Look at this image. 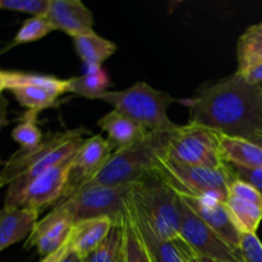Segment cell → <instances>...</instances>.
I'll return each instance as SVG.
<instances>
[{
  "label": "cell",
  "instance_id": "obj_19",
  "mask_svg": "<svg viewBox=\"0 0 262 262\" xmlns=\"http://www.w3.org/2000/svg\"><path fill=\"white\" fill-rule=\"evenodd\" d=\"M97 125L106 133L107 141L112 143L115 151L129 147L150 135V130L143 125L117 110L100 118Z\"/></svg>",
  "mask_w": 262,
  "mask_h": 262
},
{
  "label": "cell",
  "instance_id": "obj_35",
  "mask_svg": "<svg viewBox=\"0 0 262 262\" xmlns=\"http://www.w3.org/2000/svg\"><path fill=\"white\" fill-rule=\"evenodd\" d=\"M8 124V101L4 96H0V130Z\"/></svg>",
  "mask_w": 262,
  "mask_h": 262
},
{
  "label": "cell",
  "instance_id": "obj_22",
  "mask_svg": "<svg viewBox=\"0 0 262 262\" xmlns=\"http://www.w3.org/2000/svg\"><path fill=\"white\" fill-rule=\"evenodd\" d=\"M262 61V20L248 27L237 42V73Z\"/></svg>",
  "mask_w": 262,
  "mask_h": 262
},
{
  "label": "cell",
  "instance_id": "obj_21",
  "mask_svg": "<svg viewBox=\"0 0 262 262\" xmlns=\"http://www.w3.org/2000/svg\"><path fill=\"white\" fill-rule=\"evenodd\" d=\"M72 38L74 41L77 54L86 64L87 69L101 68L104 61L117 51V45L113 41L101 37L95 31Z\"/></svg>",
  "mask_w": 262,
  "mask_h": 262
},
{
  "label": "cell",
  "instance_id": "obj_34",
  "mask_svg": "<svg viewBox=\"0 0 262 262\" xmlns=\"http://www.w3.org/2000/svg\"><path fill=\"white\" fill-rule=\"evenodd\" d=\"M69 250H71V247H69V242H67L63 247L59 248V250L55 251V252L50 253V255L45 256V257H43L40 262H61V260L66 257L67 253L69 252Z\"/></svg>",
  "mask_w": 262,
  "mask_h": 262
},
{
  "label": "cell",
  "instance_id": "obj_11",
  "mask_svg": "<svg viewBox=\"0 0 262 262\" xmlns=\"http://www.w3.org/2000/svg\"><path fill=\"white\" fill-rule=\"evenodd\" d=\"M114 151V147L107 141V138H104L100 135L84 140L73 156L71 177L61 199H66L79 184L96 176L112 158Z\"/></svg>",
  "mask_w": 262,
  "mask_h": 262
},
{
  "label": "cell",
  "instance_id": "obj_42",
  "mask_svg": "<svg viewBox=\"0 0 262 262\" xmlns=\"http://www.w3.org/2000/svg\"><path fill=\"white\" fill-rule=\"evenodd\" d=\"M186 262H200V260H199V257H192V258H189V260H187Z\"/></svg>",
  "mask_w": 262,
  "mask_h": 262
},
{
  "label": "cell",
  "instance_id": "obj_9",
  "mask_svg": "<svg viewBox=\"0 0 262 262\" xmlns=\"http://www.w3.org/2000/svg\"><path fill=\"white\" fill-rule=\"evenodd\" d=\"M179 197V196H178ZM181 235L199 257L211 258L220 262H245L241 250L233 248L222 237L210 229L179 197Z\"/></svg>",
  "mask_w": 262,
  "mask_h": 262
},
{
  "label": "cell",
  "instance_id": "obj_17",
  "mask_svg": "<svg viewBox=\"0 0 262 262\" xmlns=\"http://www.w3.org/2000/svg\"><path fill=\"white\" fill-rule=\"evenodd\" d=\"M114 224V220L107 216L74 223L68 237L69 247L81 260H84L106 239Z\"/></svg>",
  "mask_w": 262,
  "mask_h": 262
},
{
  "label": "cell",
  "instance_id": "obj_33",
  "mask_svg": "<svg viewBox=\"0 0 262 262\" xmlns=\"http://www.w3.org/2000/svg\"><path fill=\"white\" fill-rule=\"evenodd\" d=\"M235 73H237V72H235ZM238 74H241V76H242L246 81L250 82V83L261 84V82H262V61H260V63H256L255 66L250 67L247 71L242 72V73H238Z\"/></svg>",
  "mask_w": 262,
  "mask_h": 262
},
{
  "label": "cell",
  "instance_id": "obj_12",
  "mask_svg": "<svg viewBox=\"0 0 262 262\" xmlns=\"http://www.w3.org/2000/svg\"><path fill=\"white\" fill-rule=\"evenodd\" d=\"M127 211L135 223L138 234L142 238L151 262H186L192 257H199L182 237L176 241L161 239L136 209L130 200V194L127 200Z\"/></svg>",
  "mask_w": 262,
  "mask_h": 262
},
{
  "label": "cell",
  "instance_id": "obj_38",
  "mask_svg": "<svg viewBox=\"0 0 262 262\" xmlns=\"http://www.w3.org/2000/svg\"><path fill=\"white\" fill-rule=\"evenodd\" d=\"M7 89L5 87V78H4V71L0 69V96H2V92Z\"/></svg>",
  "mask_w": 262,
  "mask_h": 262
},
{
  "label": "cell",
  "instance_id": "obj_14",
  "mask_svg": "<svg viewBox=\"0 0 262 262\" xmlns=\"http://www.w3.org/2000/svg\"><path fill=\"white\" fill-rule=\"evenodd\" d=\"M73 222L60 206L53 210L36 223L32 233L25 242V250L36 247L37 252L48 256L63 247L68 242Z\"/></svg>",
  "mask_w": 262,
  "mask_h": 262
},
{
  "label": "cell",
  "instance_id": "obj_39",
  "mask_svg": "<svg viewBox=\"0 0 262 262\" xmlns=\"http://www.w3.org/2000/svg\"><path fill=\"white\" fill-rule=\"evenodd\" d=\"M117 262H125V255H124V246L122 245V248H120L119 256H118Z\"/></svg>",
  "mask_w": 262,
  "mask_h": 262
},
{
  "label": "cell",
  "instance_id": "obj_41",
  "mask_svg": "<svg viewBox=\"0 0 262 262\" xmlns=\"http://www.w3.org/2000/svg\"><path fill=\"white\" fill-rule=\"evenodd\" d=\"M200 262H220V261H216V260H211V258H206V257H199Z\"/></svg>",
  "mask_w": 262,
  "mask_h": 262
},
{
  "label": "cell",
  "instance_id": "obj_18",
  "mask_svg": "<svg viewBox=\"0 0 262 262\" xmlns=\"http://www.w3.org/2000/svg\"><path fill=\"white\" fill-rule=\"evenodd\" d=\"M40 212L30 207H3L0 210V252L27 239L32 233Z\"/></svg>",
  "mask_w": 262,
  "mask_h": 262
},
{
  "label": "cell",
  "instance_id": "obj_32",
  "mask_svg": "<svg viewBox=\"0 0 262 262\" xmlns=\"http://www.w3.org/2000/svg\"><path fill=\"white\" fill-rule=\"evenodd\" d=\"M234 170L235 177L238 179L247 182L252 184L256 189L261 193L262 196V169H253V168H245V166L230 165Z\"/></svg>",
  "mask_w": 262,
  "mask_h": 262
},
{
  "label": "cell",
  "instance_id": "obj_7",
  "mask_svg": "<svg viewBox=\"0 0 262 262\" xmlns=\"http://www.w3.org/2000/svg\"><path fill=\"white\" fill-rule=\"evenodd\" d=\"M164 155L184 165L212 169L228 165L220 152V133L194 123L179 125L170 136Z\"/></svg>",
  "mask_w": 262,
  "mask_h": 262
},
{
  "label": "cell",
  "instance_id": "obj_15",
  "mask_svg": "<svg viewBox=\"0 0 262 262\" xmlns=\"http://www.w3.org/2000/svg\"><path fill=\"white\" fill-rule=\"evenodd\" d=\"M54 28L76 37L94 31V15L81 0H50L45 15Z\"/></svg>",
  "mask_w": 262,
  "mask_h": 262
},
{
  "label": "cell",
  "instance_id": "obj_2",
  "mask_svg": "<svg viewBox=\"0 0 262 262\" xmlns=\"http://www.w3.org/2000/svg\"><path fill=\"white\" fill-rule=\"evenodd\" d=\"M173 133L150 132V135L140 142L129 147L114 151L101 170L91 179L79 184L71 194L90 187L137 183L146 176L152 173L156 159L165 151Z\"/></svg>",
  "mask_w": 262,
  "mask_h": 262
},
{
  "label": "cell",
  "instance_id": "obj_3",
  "mask_svg": "<svg viewBox=\"0 0 262 262\" xmlns=\"http://www.w3.org/2000/svg\"><path fill=\"white\" fill-rule=\"evenodd\" d=\"M152 173L179 197H215L227 201L229 186L234 181V170L228 165L223 168H202L179 164L160 154Z\"/></svg>",
  "mask_w": 262,
  "mask_h": 262
},
{
  "label": "cell",
  "instance_id": "obj_31",
  "mask_svg": "<svg viewBox=\"0 0 262 262\" xmlns=\"http://www.w3.org/2000/svg\"><path fill=\"white\" fill-rule=\"evenodd\" d=\"M228 194H233V196H237L239 199L250 201L262 207V196L260 192L252 184L247 183V182L242 181V179L235 178L232 182V184L229 186V193Z\"/></svg>",
  "mask_w": 262,
  "mask_h": 262
},
{
  "label": "cell",
  "instance_id": "obj_23",
  "mask_svg": "<svg viewBox=\"0 0 262 262\" xmlns=\"http://www.w3.org/2000/svg\"><path fill=\"white\" fill-rule=\"evenodd\" d=\"M225 205L242 234H256L262 222V207L233 194H228Z\"/></svg>",
  "mask_w": 262,
  "mask_h": 262
},
{
  "label": "cell",
  "instance_id": "obj_36",
  "mask_svg": "<svg viewBox=\"0 0 262 262\" xmlns=\"http://www.w3.org/2000/svg\"><path fill=\"white\" fill-rule=\"evenodd\" d=\"M81 261H82L81 258H79L72 250H69V252L67 253L66 257L61 260V262H81Z\"/></svg>",
  "mask_w": 262,
  "mask_h": 262
},
{
  "label": "cell",
  "instance_id": "obj_29",
  "mask_svg": "<svg viewBox=\"0 0 262 262\" xmlns=\"http://www.w3.org/2000/svg\"><path fill=\"white\" fill-rule=\"evenodd\" d=\"M50 7V0H0V9L45 17Z\"/></svg>",
  "mask_w": 262,
  "mask_h": 262
},
{
  "label": "cell",
  "instance_id": "obj_24",
  "mask_svg": "<svg viewBox=\"0 0 262 262\" xmlns=\"http://www.w3.org/2000/svg\"><path fill=\"white\" fill-rule=\"evenodd\" d=\"M67 81L68 92L91 100H96V97L106 92L107 87L110 86L109 76L102 68L87 69L86 73L82 76L73 77Z\"/></svg>",
  "mask_w": 262,
  "mask_h": 262
},
{
  "label": "cell",
  "instance_id": "obj_5",
  "mask_svg": "<svg viewBox=\"0 0 262 262\" xmlns=\"http://www.w3.org/2000/svg\"><path fill=\"white\" fill-rule=\"evenodd\" d=\"M130 200L151 229L163 241H176L181 235L179 197L154 173L137 182Z\"/></svg>",
  "mask_w": 262,
  "mask_h": 262
},
{
  "label": "cell",
  "instance_id": "obj_27",
  "mask_svg": "<svg viewBox=\"0 0 262 262\" xmlns=\"http://www.w3.org/2000/svg\"><path fill=\"white\" fill-rule=\"evenodd\" d=\"M123 245V219L119 224H114L106 239L92 251L83 262H117Z\"/></svg>",
  "mask_w": 262,
  "mask_h": 262
},
{
  "label": "cell",
  "instance_id": "obj_30",
  "mask_svg": "<svg viewBox=\"0 0 262 262\" xmlns=\"http://www.w3.org/2000/svg\"><path fill=\"white\" fill-rule=\"evenodd\" d=\"M239 250L245 262H262V242L257 234H243Z\"/></svg>",
  "mask_w": 262,
  "mask_h": 262
},
{
  "label": "cell",
  "instance_id": "obj_20",
  "mask_svg": "<svg viewBox=\"0 0 262 262\" xmlns=\"http://www.w3.org/2000/svg\"><path fill=\"white\" fill-rule=\"evenodd\" d=\"M220 152L229 165L262 169V148L250 140L220 135Z\"/></svg>",
  "mask_w": 262,
  "mask_h": 262
},
{
  "label": "cell",
  "instance_id": "obj_4",
  "mask_svg": "<svg viewBox=\"0 0 262 262\" xmlns=\"http://www.w3.org/2000/svg\"><path fill=\"white\" fill-rule=\"evenodd\" d=\"M96 100L112 105L114 110L136 120L150 132L173 133L179 128L168 117V107L176 99L146 82H137L122 91H106Z\"/></svg>",
  "mask_w": 262,
  "mask_h": 262
},
{
  "label": "cell",
  "instance_id": "obj_16",
  "mask_svg": "<svg viewBox=\"0 0 262 262\" xmlns=\"http://www.w3.org/2000/svg\"><path fill=\"white\" fill-rule=\"evenodd\" d=\"M69 135V130L49 133L37 146L32 148H22L15 151L4 163L2 171V186H9L12 182L19 178L23 173L45 158L51 150L60 145Z\"/></svg>",
  "mask_w": 262,
  "mask_h": 262
},
{
  "label": "cell",
  "instance_id": "obj_25",
  "mask_svg": "<svg viewBox=\"0 0 262 262\" xmlns=\"http://www.w3.org/2000/svg\"><path fill=\"white\" fill-rule=\"evenodd\" d=\"M123 246H124L125 262H151L142 238L138 234L135 223L128 214L127 202L123 214Z\"/></svg>",
  "mask_w": 262,
  "mask_h": 262
},
{
  "label": "cell",
  "instance_id": "obj_1",
  "mask_svg": "<svg viewBox=\"0 0 262 262\" xmlns=\"http://www.w3.org/2000/svg\"><path fill=\"white\" fill-rule=\"evenodd\" d=\"M182 104L188 109L189 123L220 135L250 140L262 132V84L250 83L238 73L202 84Z\"/></svg>",
  "mask_w": 262,
  "mask_h": 262
},
{
  "label": "cell",
  "instance_id": "obj_26",
  "mask_svg": "<svg viewBox=\"0 0 262 262\" xmlns=\"http://www.w3.org/2000/svg\"><path fill=\"white\" fill-rule=\"evenodd\" d=\"M38 112L28 110L20 119L19 124L13 129L12 138L20 145L22 148H32L43 140L41 129L37 125Z\"/></svg>",
  "mask_w": 262,
  "mask_h": 262
},
{
  "label": "cell",
  "instance_id": "obj_8",
  "mask_svg": "<svg viewBox=\"0 0 262 262\" xmlns=\"http://www.w3.org/2000/svg\"><path fill=\"white\" fill-rule=\"evenodd\" d=\"M5 87L22 106L42 112L58 106V99L68 92V81L53 76L23 72H4Z\"/></svg>",
  "mask_w": 262,
  "mask_h": 262
},
{
  "label": "cell",
  "instance_id": "obj_28",
  "mask_svg": "<svg viewBox=\"0 0 262 262\" xmlns=\"http://www.w3.org/2000/svg\"><path fill=\"white\" fill-rule=\"evenodd\" d=\"M55 31L54 26L49 22V19L43 15L38 17H31L22 25V27L18 30L13 45H20V43L35 42L40 38L45 37L46 35Z\"/></svg>",
  "mask_w": 262,
  "mask_h": 262
},
{
  "label": "cell",
  "instance_id": "obj_6",
  "mask_svg": "<svg viewBox=\"0 0 262 262\" xmlns=\"http://www.w3.org/2000/svg\"><path fill=\"white\" fill-rule=\"evenodd\" d=\"M136 183L122 186L90 187L74 192L67 199L60 200L54 206H60L74 223L94 217L107 216L115 224L122 223L125 202L132 193Z\"/></svg>",
  "mask_w": 262,
  "mask_h": 262
},
{
  "label": "cell",
  "instance_id": "obj_40",
  "mask_svg": "<svg viewBox=\"0 0 262 262\" xmlns=\"http://www.w3.org/2000/svg\"><path fill=\"white\" fill-rule=\"evenodd\" d=\"M3 166H4V161L2 160V158H0V188H2V171H3Z\"/></svg>",
  "mask_w": 262,
  "mask_h": 262
},
{
  "label": "cell",
  "instance_id": "obj_37",
  "mask_svg": "<svg viewBox=\"0 0 262 262\" xmlns=\"http://www.w3.org/2000/svg\"><path fill=\"white\" fill-rule=\"evenodd\" d=\"M250 141H252L253 143H256V145H258L262 148V132L256 133L255 136H252V137L250 138Z\"/></svg>",
  "mask_w": 262,
  "mask_h": 262
},
{
  "label": "cell",
  "instance_id": "obj_43",
  "mask_svg": "<svg viewBox=\"0 0 262 262\" xmlns=\"http://www.w3.org/2000/svg\"><path fill=\"white\" fill-rule=\"evenodd\" d=\"M81 262H83V261H81Z\"/></svg>",
  "mask_w": 262,
  "mask_h": 262
},
{
  "label": "cell",
  "instance_id": "obj_10",
  "mask_svg": "<svg viewBox=\"0 0 262 262\" xmlns=\"http://www.w3.org/2000/svg\"><path fill=\"white\" fill-rule=\"evenodd\" d=\"M73 156L55 166L46 170L36 179L20 194L17 206L30 207V209L42 211L50 205H55L63 197L68 186L72 171Z\"/></svg>",
  "mask_w": 262,
  "mask_h": 262
},
{
  "label": "cell",
  "instance_id": "obj_13",
  "mask_svg": "<svg viewBox=\"0 0 262 262\" xmlns=\"http://www.w3.org/2000/svg\"><path fill=\"white\" fill-rule=\"evenodd\" d=\"M181 199L210 229L214 230L233 248L239 250L243 234L230 216V212L224 201L209 196L181 197Z\"/></svg>",
  "mask_w": 262,
  "mask_h": 262
}]
</instances>
